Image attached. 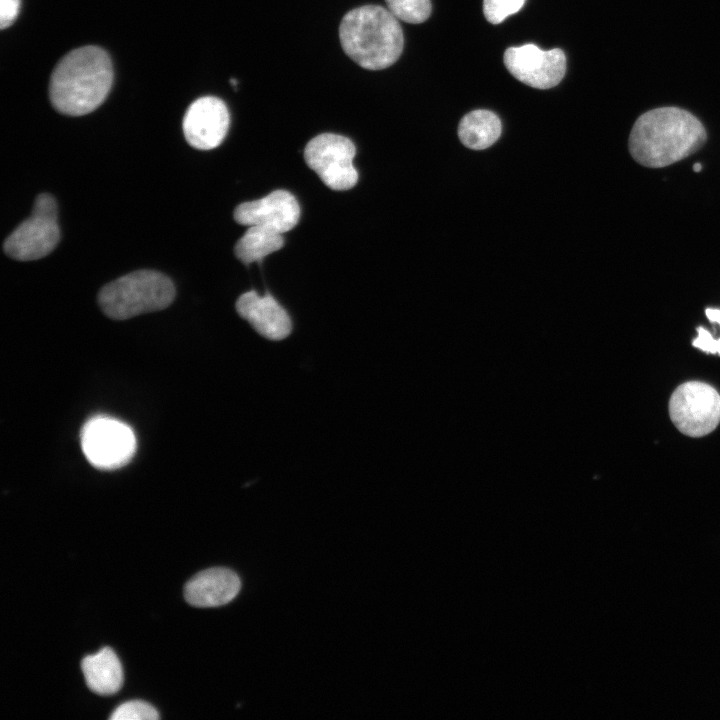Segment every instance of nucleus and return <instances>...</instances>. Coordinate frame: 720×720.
<instances>
[{"label":"nucleus","instance_id":"1","mask_svg":"<svg viewBox=\"0 0 720 720\" xmlns=\"http://www.w3.org/2000/svg\"><path fill=\"white\" fill-rule=\"evenodd\" d=\"M706 140V129L694 114L680 107L663 106L636 119L628 148L637 163L662 168L694 154Z\"/></svg>","mask_w":720,"mask_h":720},{"label":"nucleus","instance_id":"2","mask_svg":"<svg viewBox=\"0 0 720 720\" xmlns=\"http://www.w3.org/2000/svg\"><path fill=\"white\" fill-rule=\"evenodd\" d=\"M112 82V63L104 49L98 46L76 48L62 57L52 72L50 101L62 114L82 116L104 102Z\"/></svg>","mask_w":720,"mask_h":720},{"label":"nucleus","instance_id":"3","mask_svg":"<svg viewBox=\"0 0 720 720\" xmlns=\"http://www.w3.org/2000/svg\"><path fill=\"white\" fill-rule=\"evenodd\" d=\"M339 38L343 51L368 70H382L394 64L404 44L397 18L378 5L347 12L339 26Z\"/></svg>","mask_w":720,"mask_h":720},{"label":"nucleus","instance_id":"4","mask_svg":"<svg viewBox=\"0 0 720 720\" xmlns=\"http://www.w3.org/2000/svg\"><path fill=\"white\" fill-rule=\"evenodd\" d=\"M174 297V284L166 275L145 269L106 284L98 294V302L109 318L124 320L162 310Z\"/></svg>","mask_w":720,"mask_h":720},{"label":"nucleus","instance_id":"5","mask_svg":"<svg viewBox=\"0 0 720 720\" xmlns=\"http://www.w3.org/2000/svg\"><path fill=\"white\" fill-rule=\"evenodd\" d=\"M60 239L57 204L47 193L38 195L32 214L5 240L6 255L18 261L37 260L51 253Z\"/></svg>","mask_w":720,"mask_h":720},{"label":"nucleus","instance_id":"6","mask_svg":"<svg viewBox=\"0 0 720 720\" xmlns=\"http://www.w3.org/2000/svg\"><path fill=\"white\" fill-rule=\"evenodd\" d=\"M81 446L87 460L99 469H116L127 464L136 451V437L125 423L96 416L84 425Z\"/></svg>","mask_w":720,"mask_h":720},{"label":"nucleus","instance_id":"7","mask_svg":"<svg viewBox=\"0 0 720 720\" xmlns=\"http://www.w3.org/2000/svg\"><path fill=\"white\" fill-rule=\"evenodd\" d=\"M669 415L681 433L690 437L705 436L720 422V395L707 383L685 382L670 398Z\"/></svg>","mask_w":720,"mask_h":720},{"label":"nucleus","instance_id":"8","mask_svg":"<svg viewBox=\"0 0 720 720\" xmlns=\"http://www.w3.org/2000/svg\"><path fill=\"white\" fill-rule=\"evenodd\" d=\"M355 153V145L349 138L323 133L307 143L304 159L327 187L344 191L358 181V172L353 165Z\"/></svg>","mask_w":720,"mask_h":720},{"label":"nucleus","instance_id":"9","mask_svg":"<svg viewBox=\"0 0 720 720\" xmlns=\"http://www.w3.org/2000/svg\"><path fill=\"white\" fill-rule=\"evenodd\" d=\"M503 61L512 76L537 89L556 86L566 71V57L561 49L545 51L535 44L509 47Z\"/></svg>","mask_w":720,"mask_h":720},{"label":"nucleus","instance_id":"10","mask_svg":"<svg viewBox=\"0 0 720 720\" xmlns=\"http://www.w3.org/2000/svg\"><path fill=\"white\" fill-rule=\"evenodd\" d=\"M230 124L226 104L217 97L204 96L195 100L183 118L186 141L199 150H210L224 140Z\"/></svg>","mask_w":720,"mask_h":720},{"label":"nucleus","instance_id":"11","mask_svg":"<svg viewBox=\"0 0 720 720\" xmlns=\"http://www.w3.org/2000/svg\"><path fill=\"white\" fill-rule=\"evenodd\" d=\"M300 217L295 196L286 190H275L266 197L239 204L234 219L245 226H262L279 233L293 229Z\"/></svg>","mask_w":720,"mask_h":720},{"label":"nucleus","instance_id":"12","mask_svg":"<svg viewBox=\"0 0 720 720\" xmlns=\"http://www.w3.org/2000/svg\"><path fill=\"white\" fill-rule=\"evenodd\" d=\"M236 310L265 338L282 340L291 332L292 323L288 313L269 294L260 296L253 290L246 292L236 301Z\"/></svg>","mask_w":720,"mask_h":720},{"label":"nucleus","instance_id":"13","mask_svg":"<svg viewBox=\"0 0 720 720\" xmlns=\"http://www.w3.org/2000/svg\"><path fill=\"white\" fill-rule=\"evenodd\" d=\"M239 576L228 568L212 567L195 574L184 587L186 601L196 607H218L239 593Z\"/></svg>","mask_w":720,"mask_h":720},{"label":"nucleus","instance_id":"14","mask_svg":"<svg viewBox=\"0 0 720 720\" xmlns=\"http://www.w3.org/2000/svg\"><path fill=\"white\" fill-rule=\"evenodd\" d=\"M81 668L91 691L111 695L120 690L123 670L120 660L110 647H103L97 653L85 656Z\"/></svg>","mask_w":720,"mask_h":720},{"label":"nucleus","instance_id":"15","mask_svg":"<svg viewBox=\"0 0 720 720\" xmlns=\"http://www.w3.org/2000/svg\"><path fill=\"white\" fill-rule=\"evenodd\" d=\"M501 130V121L496 114L488 110H474L461 119L458 136L466 147L483 150L497 141Z\"/></svg>","mask_w":720,"mask_h":720},{"label":"nucleus","instance_id":"16","mask_svg":"<svg viewBox=\"0 0 720 720\" xmlns=\"http://www.w3.org/2000/svg\"><path fill=\"white\" fill-rule=\"evenodd\" d=\"M284 238L281 233L262 226H249L235 245L236 257L244 264L261 261L267 255L281 249Z\"/></svg>","mask_w":720,"mask_h":720},{"label":"nucleus","instance_id":"17","mask_svg":"<svg viewBox=\"0 0 720 720\" xmlns=\"http://www.w3.org/2000/svg\"><path fill=\"white\" fill-rule=\"evenodd\" d=\"M388 10L397 18L411 24L424 22L431 13L430 0H385Z\"/></svg>","mask_w":720,"mask_h":720},{"label":"nucleus","instance_id":"18","mask_svg":"<svg viewBox=\"0 0 720 720\" xmlns=\"http://www.w3.org/2000/svg\"><path fill=\"white\" fill-rule=\"evenodd\" d=\"M158 711L142 700H131L120 704L111 714V720H157Z\"/></svg>","mask_w":720,"mask_h":720},{"label":"nucleus","instance_id":"19","mask_svg":"<svg viewBox=\"0 0 720 720\" xmlns=\"http://www.w3.org/2000/svg\"><path fill=\"white\" fill-rule=\"evenodd\" d=\"M526 0H483V12L488 22L499 24L517 13Z\"/></svg>","mask_w":720,"mask_h":720},{"label":"nucleus","instance_id":"20","mask_svg":"<svg viewBox=\"0 0 720 720\" xmlns=\"http://www.w3.org/2000/svg\"><path fill=\"white\" fill-rule=\"evenodd\" d=\"M705 314L711 323H717L720 326V309L707 308ZM698 336L692 342V345L706 353L720 355V337L716 340L711 339L710 332L703 327L697 328Z\"/></svg>","mask_w":720,"mask_h":720},{"label":"nucleus","instance_id":"21","mask_svg":"<svg viewBox=\"0 0 720 720\" xmlns=\"http://www.w3.org/2000/svg\"><path fill=\"white\" fill-rule=\"evenodd\" d=\"M21 0H0V28L6 29L16 20Z\"/></svg>","mask_w":720,"mask_h":720},{"label":"nucleus","instance_id":"22","mask_svg":"<svg viewBox=\"0 0 720 720\" xmlns=\"http://www.w3.org/2000/svg\"><path fill=\"white\" fill-rule=\"evenodd\" d=\"M702 169V165L700 163H696L693 165L694 172H699Z\"/></svg>","mask_w":720,"mask_h":720}]
</instances>
